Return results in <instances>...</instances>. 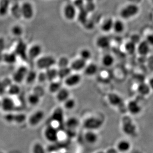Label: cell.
<instances>
[{
	"instance_id": "cell-1",
	"label": "cell",
	"mask_w": 153,
	"mask_h": 153,
	"mask_svg": "<svg viewBox=\"0 0 153 153\" xmlns=\"http://www.w3.org/2000/svg\"><path fill=\"white\" fill-rule=\"evenodd\" d=\"M56 59L55 57L50 55L41 56L36 60V65L39 69L45 70L53 67L56 64Z\"/></svg>"
},
{
	"instance_id": "cell-2",
	"label": "cell",
	"mask_w": 153,
	"mask_h": 153,
	"mask_svg": "<svg viewBox=\"0 0 153 153\" xmlns=\"http://www.w3.org/2000/svg\"><path fill=\"white\" fill-rule=\"evenodd\" d=\"M103 125V120L98 116H91L85 119L83 122V126L87 130L96 131L101 128Z\"/></svg>"
},
{
	"instance_id": "cell-3",
	"label": "cell",
	"mask_w": 153,
	"mask_h": 153,
	"mask_svg": "<svg viewBox=\"0 0 153 153\" xmlns=\"http://www.w3.org/2000/svg\"><path fill=\"white\" fill-rule=\"evenodd\" d=\"M139 8L136 4H127L123 8L120 12V16L124 20H129L133 17L138 14Z\"/></svg>"
},
{
	"instance_id": "cell-4",
	"label": "cell",
	"mask_w": 153,
	"mask_h": 153,
	"mask_svg": "<svg viewBox=\"0 0 153 153\" xmlns=\"http://www.w3.org/2000/svg\"><path fill=\"white\" fill-rule=\"evenodd\" d=\"M59 133L58 129L50 124L44 130L43 135L46 141L53 143L59 141Z\"/></svg>"
},
{
	"instance_id": "cell-5",
	"label": "cell",
	"mask_w": 153,
	"mask_h": 153,
	"mask_svg": "<svg viewBox=\"0 0 153 153\" xmlns=\"http://www.w3.org/2000/svg\"><path fill=\"white\" fill-rule=\"evenodd\" d=\"M121 129L127 136H133L137 132V127L134 122L129 118L123 119L121 124Z\"/></svg>"
},
{
	"instance_id": "cell-6",
	"label": "cell",
	"mask_w": 153,
	"mask_h": 153,
	"mask_svg": "<svg viewBox=\"0 0 153 153\" xmlns=\"http://www.w3.org/2000/svg\"><path fill=\"white\" fill-rule=\"evenodd\" d=\"M22 17L26 20H29L33 17L35 10L33 6L30 2H24L21 5Z\"/></svg>"
},
{
	"instance_id": "cell-7",
	"label": "cell",
	"mask_w": 153,
	"mask_h": 153,
	"mask_svg": "<svg viewBox=\"0 0 153 153\" xmlns=\"http://www.w3.org/2000/svg\"><path fill=\"white\" fill-rule=\"evenodd\" d=\"M45 112L42 110H38L31 114L28 118V122L29 125L35 127L39 125L45 117Z\"/></svg>"
},
{
	"instance_id": "cell-8",
	"label": "cell",
	"mask_w": 153,
	"mask_h": 153,
	"mask_svg": "<svg viewBox=\"0 0 153 153\" xmlns=\"http://www.w3.org/2000/svg\"><path fill=\"white\" fill-rule=\"evenodd\" d=\"M27 68L25 66H22L15 71L12 77V80L15 83L19 84L25 81L26 75L28 72Z\"/></svg>"
},
{
	"instance_id": "cell-9",
	"label": "cell",
	"mask_w": 153,
	"mask_h": 153,
	"mask_svg": "<svg viewBox=\"0 0 153 153\" xmlns=\"http://www.w3.org/2000/svg\"><path fill=\"white\" fill-rule=\"evenodd\" d=\"M28 48L25 41L19 40L16 44L14 52L16 54L17 57H19L22 60H26L28 59L27 55Z\"/></svg>"
},
{
	"instance_id": "cell-10",
	"label": "cell",
	"mask_w": 153,
	"mask_h": 153,
	"mask_svg": "<svg viewBox=\"0 0 153 153\" xmlns=\"http://www.w3.org/2000/svg\"><path fill=\"white\" fill-rule=\"evenodd\" d=\"M83 138L87 144L95 145L98 142L99 136L96 131L87 130L84 133Z\"/></svg>"
},
{
	"instance_id": "cell-11",
	"label": "cell",
	"mask_w": 153,
	"mask_h": 153,
	"mask_svg": "<svg viewBox=\"0 0 153 153\" xmlns=\"http://www.w3.org/2000/svg\"><path fill=\"white\" fill-rule=\"evenodd\" d=\"M43 52L42 46L39 44H34L28 48V58L31 60H37L41 56Z\"/></svg>"
},
{
	"instance_id": "cell-12",
	"label": "cell",
	"mask_w": 153,
	"mask_h": 153,
	"mask_svg": "<svg viewBox=\"0 0 153 153\" xmlns=\"http://www.w3.org/2000/svg\"><path fill=\"white\" fill-rule=\"evenodd\" d=\"M131 148V143L129 140L122 139L117 141L115 148L119 153H127L130 151Z\"/></svg>"
},
{
	"instance_id": "cell-13",
	"label": "cell",
	"mask_w": 153,
	"mask_h": 153,
	"mask_svg": "<svg viewBox=\"0 0 153 153\" xmlns=\"http://www.w3.org/2000/svg\"><path fill=\"white\" fill-rule=\"evenodd\" d=\"M63 14L67 20L71 21L77 16V9L74 4H68L64 7Z\"/></svg>"
},
{
	"instance_id": "cell-14",
	"label": "cell",
	"mask_w": 153,
	"mask_h": 153,
	"mask_svg": "<svg viewBox=\"0 0 153 153\" xmlns=\"http://www.w3.org/2000/svg\"><path fill=\"white\" fill-rule=\"evenodd\" d=\"M15 107V101L10 97H4L1 101V108L6 112H12Z\"/></svg>"
},
{
	"instance_id": "cell-15",
	"label": "cell",
	"mask_w": 153,
	"mask_h": 153,
	"mask_svg": "<svg viewBox=\"0 0 153 153\" xmlns=\"http://www.w3.org/2000/svg\"><path fill=\"white\" fill-rule=\"evenodd\" d=\"M81 76L77 73L71 74L64 80V83L67 87L72 88L80 84L81 81Z\"/></svg>"
},
{
	"instance_id": "cell-16",
	"label": "cell",
	"mask_w": 153,
	"mask_h": 153,
	"mask_svg": "<svg viewBox=\"0 0 153 153\" xmlns=\"http://www.w3.org/2000/svg\"><path fill=\"white\" fill-rule=\"evenodd\" d=\"M127 110L130 114L136 116L140 114L142 111V107L138 102L135 100L129 101L127 106Z\"/></svg>"
},
{
	"instance_id": "cell-17",
	"label": "cell",
	"mask_w": 153,
	"mask_h": 153,
	"mask_svg": "<svg viewBox=\"0 0 153 153\" xmlns=\"http://www.w3.org/2000/svg\"><path fill=\"white\" fill-rule=\"evenodd\" d=\"M86 62L81 58H78L72 61L69 67L72 71L77 72L84 69L87 65Z\"/></svg>"
},
{
	"instance_id": "cell-18",
	"label": "cell",
	"mask_w": 153,
	"mask_h": 153,
	"mask_svg": "<svg viewBox=\"0 0 153 153\" xmlns=\"http://www.w3.org/2000/svg\"><path fill=\"white\" fill-rule=\"evenodd\" d=\"M51 118L53 122L58 123L59 126L63 123L64 120V114L63 110L61 108H56L52 113Z\"/></svg>"
},
{
	"instance_id": "cell-19",
	"label": "cell",
	"mask_w": 153,
	"mask_h": 153,
	"mask_svg": "<svg viewBox=\"0 0 153 153\" xmlns=\"http://www.w3.org/2000/svg\"><path fill=\"white\" fill-rule=\"evenodd\" d=\"M96 45L100 49H107L111 45V40L108 36L105 35L99 36L96 39Z\"/></svg>"
},
{
	"instance_id": "cell-20",
	"label": "cell",
	"mask_w": 153,
	"mask_h": 153,
	"mask_svg": "<svg viewBox=\"0 0 153 153\" xmlns=\"http://www.w3.org/2000/svg\"><path fill=\"white\" fill-rule=\"evenodd\" d=\"M108 100L110 104L113 106L118 107L123 104V99L116 93H110L108 96Z\"/></svg>"
},
{
	"instance_id": "cell-21",
	"label": "cell",
	"mask_w": 153,
	"mask_h": 153,
	"mask_svg": "<svg viewBox=\"0 0 153 153\" xmlns=\"http://www.w3.org/2000/svg\"><path fill=\"white\" fill-rule=\"evenodd\" d=\"M56 99L59 103H64L70 98V92L67 88H62L56 94Z\"/></svg>"
},
{
	"instance_id": "cell-22",
	"label": "cell",
	"mask_w": 153,
	"mask_h": 153,
	"mask_svg": "<svg viewBox=\"0 0 153 153\" xmlns=\"http://www.w3.org/2000/svg\"><path fill=\"white\" fill-rule=\"evenodd\" d=\"M10 0H0V16L4 17L10 10Z\"/></svg>"
},
{
	"instance_id": "cell-23",
	"label": "cell",
	"mask_w": 153,
	"mask_h": 153,
	"mask_svg": "<svg viewBox=\"0 0 153 153\" xmlns=\"http://www.w3.org/2000/svg\"><path fill=\"white\" fill-rule=\"evenodd\" d=\"M67 130L74 131L79 125V121L76 117H71L68 118L64 123Z\"/></svg>"
},
{
	"instance_id": "cell-24",
	"label": "cell",
	"mask_w": 153,
	"mask_h": 153,
	"mask_svg": "<svg viewBox=\"0 0 153 153\" xmlns=\"http://www.w3.org/2000/svg\"><path fill=\"white\" fill-rule=\"evenodd\" d=\"M150 46L145 40L139 43L136 50L140 55L146 56L150 52Z\"/></svg>"
},
{
	"instance_id": "cell-25",
	"label": "cell",
	"mask_w": 153,
	"mask_h": 153,
	"mask_svg": "<svg viewBox=\"0 0 153 153\" xmlns=\"http://www.w3.org/2000/svg\"><path fill=\"white\" fill-rule=\"evenodd\" d=\"M17 58V55L15 52H7L3 54L2 60L7 64L13 65L16 62Z\"/></svg>"
},
{
	"instance_id": "cell-26",
	"label": "cell",
	"mask_w": 153,
	"mask_h": 153,
	"mask_svg": "<svg viewBox=\"0 0 153 153\" xmlns=\"http://www.w3.org/2000/svg\"><path fill=\"white\" fill-rule=\"evenodd\" d=\"M84 70V73L85 75L91 76L95 75L98 70V68L97 65L94 63H90L86 65Z\"/></svg>"
},
{
	"instance_id": "cell-27",
	"label": "cell",
	"mask_w": 153,
	"mask_h": 153,
	"mask_svg": "<svg viewBox=\"0 0 153 153\" xmlns=\"http://www.w3.org/2000/svg\"><path fill=\"white\" fill-rule=\"evenodd\" d=\"M72 70L70 67L59 68L58 69V78L61 80H65L71 74Z\"/></svg>"
},
{
	"instance_id": "cell-28",
	"label": "cell",
	"mask_w": 153,
	"mask_h": 153,
	"mask_svg": "<svg viewBox=\"0 0 153 153\" xmlns=\"http://www.w3.org/2000/svg\"><path fill=\"white\" fill-rule=\"evenodd\" d=\"M150 88L148 84L145 82H141L137 87V92L142 96H147L150 93Z\"/></svg>"
},
{
	"instance_id": "cell-29",
	"label": "cell",
	"mask_w": 153,
	"mask_h": 153,
	"mask_svg": "<svg viewBox=\"0 0 153 153\" xmlns=\"http://www.w3.org/2000/svg\"><path fill=\"white\" fill-rule=\"evenodd\" d=\"M45 72L47 81L50 82L55 81V80L58 78V69L53 67L46 70Z\"/></svg>"
},
{
	"instance_id": "cell-30",
	"label": "cell",
	"mask_w": 153,
	"mask_h": 153,
	"mask_svg": "<svg viewBox=\"0 0 153 153\" xmlns=\"http://www.w3.org/2000/svg\"><path fill=\"white\" fill-rule=\"evenodd\" d=\"M62 88V84L60 81H52L48 86V91L51 94H56Z\"/></svg>"
},
{
	"instance_id": "cell-31",
	"label": "cell",
	"mask_w": 153,
	"mask_h": 153,
	"mask_svg": "<svg viewBox=\"0 0 153 153\" xmlns=\"http://www.w3.org/2000/svg\"><path fill=\"white\" fill-rule=\"evenodd\" d=\"M114 20L111 18L107 19L105 20L101 26V28L102 31L105 32H108L113 30V25H114Z\"/></svg>"
},
{
	"instance_id": "cell-32",
	"label": "cell",
	"mask_w": 153,
	"mask_h": 153,
	"mask_svg": "<svg viewBox=\"0 0 153 153\" xmlns=\"http://www.w3.org/2000/svg\"><path fill=\"white\" fill-rule=\"evenodd\" d=\"M12 16L14 18L16 19H20L22 17L21 7L19 4H15L11 7L10 10Z\"/></svg>"
},
{
	"instance_id": "cell-33",
	"label": "cell",
	"mask_w": 153,
	"mask_h": 153,
	"mask_svg": "<svg viewBox=\"0 0 153 153\" xmlns=\"http://www.w3.org/2000/svg\"><path fill=\"white\" fill-rule=\"evenodd\" d=\"M114 62V57L109 54H105L102 59V63L104 66L106 67H110L113 66Z\"/></svg>"
},
{
	"instance_id": "cell-34",
	"label": "cell",
	"mask_w": 153,
	"mask_h": 153,
	"mask_svg": "<svg viewBox=\"0 0 153 153\" xmlns=\"http://www.w3.org/2000/svg\"><path fill=\"white\" fill-rule=\"evenodd\" d=\"M79 10V13L77 14L78 22L81 24L84 25L88 20L87 17H88V13L87 12V10L84 9V8L83 9Z\"/></svg>"
},
{
	"instance_id": "cell-35",
	"label": "cell",
	"mask_w": 153,
	"mask_h": 153,
	"mask_svg": "<svg viewBox=\"0 0 153 153\" xmlns=\"http://www.w3.org/2000/svg\"><path fill=\"white\" fill-rule=\"evenodd\" d=\"M41 98L36 94L32 92L28 96L27 101L29 104L32 106H37L40 102Z\"/></svg>"
},
{
	"instance_id": "cell-36",
	"label": "cell",
	"mask_w": 153,
	"mask_h": 153,
	"mask_svg": "<svg viewBox=\"0 0 153 153\" xmlns=\"http://www.w3.org/2000/svg\"><path fill=\"white\" fill-rule=\"evenodd\" d=\"M7 92L11 96H16L19 94L20 92V88L19 84L12 83L7 88Z\"/></svg>"
},
{
	"instance_id": "cell-37",
	"label": "cell",
	"mask_w": 153,
	"mask_h": 153,
	"mask_svg": "<svg viewBox=\"0 0 153 153\" xmlns=\"http://www.w3.org/2000/svg\"><path fill=\"white\" fill-rule=\"evenodd\" d=\"M32 153H46L44 146L38 142H36L32 145L31 147Z\"/></svg>"
},
{
	"instance_id": "cell-38",
	"label": "cell",
	"mask_w": 153,
	"mask_h": 153,
	"mask_svg": "<svg viewBox=\"0 0 153 153\" xmlns=\"http://www.w3.org/2000/svg\"><path fill=\"white\" fill-rule=\"evenodd\" d=\"M125 29V26L123 21L120 20H115L114 22L113 30L116 33H122Z\"/></svg>"
},
{
	"instance_id": "cell-39",
	"label": "cell",
	"mask_w": 153,
	"mask_h": 153,
	"mask_svg": "<svg viewBox=\"0 0 153 153\" xmlns=\"http://www.w3.org/2000/svg\"><path fill=\"white\" fill-rule=\"evenodd\" d=\"M38 74L35 71H28L27 74L26 75V78L25 79V81L28 84H32L35 82L37 78Z\"/></svg>"
},
{
	"instance_id": "cell-40",
	"label": "cell",
	"mask_w": 153,
	"mask_h": 153,
	"mask_svg": "<svg viewBox=\"0 0 153 153\" xmlns=\"http://www.w3.org/2000/svg\"><path fill=\"white\" fill-rule=\"evenodd\" d=\"M10 31L12 34L15 37H20L24 32L23 28L19 25H15L12 26Z\"/></svg>"
},
{
	"instance_id": "cell-41",
	"label": "cell",
	"mask_w": 153,
	"mask_h": 153,
	"mask_svg": "<svg viewBox=\"0 0 153 153\" xmlns=\"http://www.w3.org/2000/svg\"><path fill=\"white\" fill-rule=\"evenodd\" d=\"M27 119L26 116L23 113H17L13 114L12 123H15L16 124H22Z\"/></svg>"
},
{
	"instance_id": "cell-42",
	"label": "cell",
	"mask_w": 153,
	"mask_h": 153,
	"mask_svg": "<svg viewBox=\"0 0 153 153\" xmlns=\"http://www.w3.org/2000/svg\"><path fill=\"white\" fill-rule=\"evenodd\" d=\"M124 49L127 53L129 54H133L136 51L137 47L136 44L130 40L125 44Z\"/></svg>"
},
{
	"instance_id": "cell-43",
	"label": "cell",
	"mask_w": 153,
	"mask_h": 153,
	"mask_svg": "<svg viewBox=\"0 0 153 153\" xmlns=\"http://www.w3.org/2000/svg\"><path fill=\"white\" fill-rule=\"evenodd\" d=\"M79 56L80 58L87 62L92 57V53L89 49L84 48L81 49L80 52Z\"/></svg>"
},
{
	"instance_id": "cell-44",
	"label": "cell",
	"mask_w": 153,
	"mask_h": 153,
	"mask_svg": "<svg viewBox=\"0 0 153 153\" xmlns=\"http://www.w3.org/2000/svg\"><path fill=\"white\" fill-rule=\"evenodd\" d=\"M64 106L65 110H71L74 108L76 106V101L74 98H69L67 100H65L64 103Z\"/></svg>"
},
{
	"instance_id": "cell-45",
	"label": "cell",
	"mask_w": 153,
	"mask_h": 153,
	"mask_svg": "<svg viewBox=\"0 0 153 153\" xmlns=\"http://www.w3.org/2000/svg\"><path fill=\"white\" fill-rule=\"evenodd\" d=\"M69 61L67 57H62L59 60L56 62V64H58L59 68H64L66 67L69 66Z\"/></svg>"
},
{
	"instance_id": "cell-46",
	"label": "cell",
	"mask_w": 153,
	"mask_h": 153,
	"mask_svg": "<svg viewBox=\"0 0 153 153\" xmlns=\"http://www.w3.org/2000/svg\"><path fill=\"white\" fill-rule=\"evenodd\" d=\"M84 9L87 10L88 13L89 12H93L95 9V4L94 2L90 3H85L84 7Z\"/></svg>"
},
{
	"instance_id": "cell-47",
	"label": "cell",
	"mask_w": 153,
	"mask_h": 153,
	"mask_svg": "<svg viewBox=\"0 0 153 153\" xmlns=\"http://www.w3.org/2000/svg\"><path fill=\"white\" fill-rule=\"evenodd\" d=\"M34 94H36L37 95H38L39 97H43L44 94H45V90L43 88H42L41 86H37L34 88L33 92Z\"/></svg>"
},
{
	"instance_id": "cell-48",
	"label": "cell",
	"mask_w": 153,
	"mask_h": 153,
	"mask_svg": "<svg viewBox=\"0 0 153 153\" xmlns=\"http://www.w3.org/2000/svg\"><path fill=\"white\" fill-rule=\"evenodd\" d=\"M85 2L84 0H75L74 4L76 9L79 10L83 9L85 5Z\"/></svg>"
},
{
	"instance_id": "cell-49",
	"label": "cell",
	"mask_w": 153,
	"mask_h": 153,
	"mask_svg": "<svg viewBox=\"0 0 153 153\" xmlns=\"http://www.w3.org/2000/svg\"><path fill=\"white\" fill-rule=\"evenodd\" d=\"M37 80L41 83H44L46 81H47L45 72H41L39 74H38Z\"/></svg>"
},
{
	"instance_id": "cell-50",
	"label": "cell",
	"mask_w": 153,
	"mask_h": 153,
	"mask_svg": "<svg viewBox=\"0 0 153 153\" xmlns=\"http://www.w3.org/2000/svg\"><path fill=\"white\" fill-rule=\"evenodd\" d=\"M146 41L150 46H153V34L149 35L147 37Z\"/></svg>"
},
{
	"instance_id": "cell-51",
	"label": "cell",
	"mask_w": 153,
	"mask_h": 153,
	"mask_svg": "<svg viewBox=\"0 0 153 153\" xmlns=\"http://www.w3.org/2000/svg\"><path fill=\"white\" fill-rule=\"evenodd\" d=\"M6 88H7L3 83L2 81H0V94H4L5 91H6Z\"/></svg>"
},
{
	"instance_id": "cell-52",
	"label": "cell",
	"mask_w": 153,
	"mask_h": 153,
	"mask_svg": "<svg viewBox=\"0 0 153 153\" xmlns=\"http://www.w3.org/2000/svg\"><path fill=\"white\" fill-rule=\"evenodd\" d=\"M4 46V40L3 38H0V51H2Z\"/></svg>"
},
{
	"instance_id": "cell-53",
	"label": "cell",
	"mask_w": 153,
	"mask_h": 153,
	"mask_svg": "<svg viewBox=\"0 0 153 153\" xmlns=\"http://www.w3.org/2000/svg\"><path fill=\"white\" fill-rule=\"evenodd\" d=\"M148 85H149V87L150 88L151 90L153 91V76L150 78V79L149 80Z\"/></svg>"
},
{
	"instance_id": "cell-54",
	"label": "cell",
	"mask_w": 153,
	"mask_h": 153,
	"mask_svg": "<svg viewBox=\"0 0 153 153\" xmlns=\"http://www.w3.org/2000/svg\"><path fill=\"white\" fill-rule=\"evenodd\" d=\"M85 3H90V2H94V0H84Z\"/></svg>"
},
{
	"instance_id": "cell-55",
	"label": "cell",
	"mask_w": 153,
	"mask_h": 153,
	"mask_svg": "<svg viewBox=\"0 0 153 153\" xmlns=\"http://www.w3.org/2000/svg\"><path fill=\"white\" fill-rule=\"evenodd\" d=\"M95 153H106V152H105L103 151H97Z\"/></svg>"
},
{
	"instance_id": "cell-56",
	"label": "cell",
	"mask_w": 153,
	"mask_h": 153,
	"mask_svg": "<svg viewBox=\"0 0 153 153\" xmlns=\"http://www.w3.org/2000/svg\"><path fill=\"white\" fill-rule=\"evenodd\" d=\"M151 1H152V3H153V0H151Z\"/></svg>"
}]
</instances>
